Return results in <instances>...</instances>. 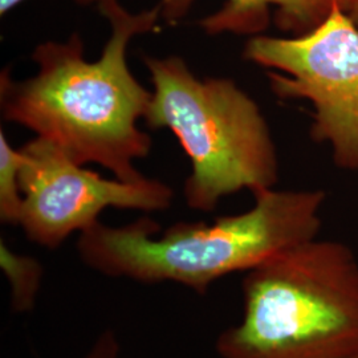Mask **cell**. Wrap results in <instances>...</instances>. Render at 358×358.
<instances>
[{
	"instance_id": "5",
	"label": "cell",
	"mask_w": 358,
	"mask_h": 358,
	"mask_svg": "<svg viewBox=\"0 0 358 358\" xmlns=\"http://www.w3.org/2000/svg\"><path fill=\"white\" fill-rule=\"evenodd\" d=\"M244 57L282 71L268 73L273 93L313 103V138L332 143L340 166L358 167V28L338 4L304 35L250 38Z\"/></svg>"
},
{
	"instance_id": "2",
	"label": "cell",
	"mask_w": 358,
	"mask_h": 358,
	"mask_svg": "<svg viewBox=\"0 0 358 358\" xmlns=\"http://www.w3.org/2000/svg\"><path fill=\"white\" fill-rule=\"evenodd\" d=\"M325 199L322 192L255 194L247 213L217 217L213 224L177 223L161 236L143 217L122 227L96 222L80 234L77 251L94 271L141 282H176L199 294L234 272H248L271 257L316 239Z\"/></svg>"
},
{
	"instance_id": "7",
	"label": "cell",
	"mask_w": 358,
	"mask_h": 358,
	"mask_svg": "<svg viewBox=\"0 0 358 358\" xmlns=\"http://www.w3.org/2000/svg\"><path fill=\"white\" fill-rule=\"evenodd\" d=\"M195 0H159L161 19L177 24L190 11ZM337 0H226L223 7L199 22L207 35H256L269 23V8L275 7V22L294 36L310 32L332 13Z\"/></svg>"
},
{
	"instance_id": "12",
	"label": "cell",
	"mask_w": 358,
	"mask_h": 358,
	"mask_svg": "<svg viewBox=\"0 0 358 358\" xmlns=\"http://www.w3.org/2000/svg\"><path fill=\"white\" fill-rule=\"evenodd\" d=\"M24 0H0V15L4 16L13 10L15 7H17L19 4H22ZM78 4L81 6H88V4H99L101 0H76Z\"/></svg>"
},
{
	"instance_id": "3",
	"label": "cell",
	"mask_w": 358,
	"mask_h": 358,
	"mask_svg": "<svg viewBox=\"0 0 358 358\" xmlns=\"http://www.w3.org/2000/svg\"><path fill=\"white\" fill-rule=\"evenodd\" d=\"M243 319L220 333L222 358L358 357V263L309 241L245 272Z\"/></svg>"
},
{
	"instance_id": "6",
	"label": "cell",
	"mask_w": 358,
	"mask_h": 358,
	"mask_svg": "<svg viewBox=\"0 0 358 358\" xmlns=\"http://www.w3.org/2000/svg\"><path fill=\"white\" fill-rule=\"evenodd\" d=\"M20 152L23 207L19 226L34 243L55 250L73 232L90 229L108 207L165 211L174 192L158 179H105L84 169L51 141L35 137Z\"/></svg>"
},
{
	"instance_id": "10",
	"label": "cell",
	"mask_w": 358,
	"mask_h": 358,
	"mask_svg": "<svg viewBox=\"0 0 358 358\" xmlns=\"http://www.w3.org/2000/svg\"><path fill=\"white\" fill-rule=\"evenodd\" d=\"M120 356V344L117 337L112 331L105 332L97 338L96 344L92 348L85 358H118Z\"/></svg>"
},
{
	"instance_id": "8",
	"label": "cell",
	"mask_w": 358,
	"mask_h": 358,
	"mask_svg": "<svg viewBox=\"0 0 358 358\" xmlns=\"http://www.w3.org/2000/svg\"><path fill=\"white\" fill-rule=\"evenodd\" d=\"M0 266L11 282L13 307L15 310H28L34 307L43 275L41 266L29 256L15 254L1 241Z\"/></svg>"
},
{
	"instance_id": "4",
	"label": "cell",
	"mask_w": 358,
	"mask_h": 358,
	"mask_svg": "<svg viewBox=\"0 0 358 358\" xmlns=\"http://www.w3.org/2000/svg\"><path fill=\"white\" fill-rule=\"evenodd\" d=\"M153 84L145 115L152 129H169L192 159L183 195L198 211L247 189L254 195L278 180L268 125L255 101L230 78H199L179 56H143Z\"/></svg>"
},
{
	"instance_id": "13",
	"label": "cell",
	"mask_w": 358,
	"mask_h": 358,
	"mask_svg": "<svg viewBox=\"0 0 358 358\" xmlns=\"http://www.w3.org/2000/svg\"><path fill=\"white\" fill-rule=\"evenodd\" d=\"M355 358H358V357H355Z\"/></svg>"
},
{
	"instance_id": "1",
	"label": "cell",
	"mask_w": 358,
	"mask_h": 358,
	"mask_svg": "<svg viewBox=\"0 0 358 358\" xmlns=\"http://www.w3.org/2000/svg\"><path fill=\"white\" fill-rule=\"evenodd\" d=\"M99 11L110 36L96 62L85 59L81 36L45 41L32 53L38 72L15 81L10 69L0 76V109L7 122L22 125L59 146L78 165L99 164L125 182L145 178L134 166L148 157L153 141L138 128L152 92L130 72L129 43L157 29V4L138 13L118 0H101Z\"/></svg>"
},
{
	"instance_id": "9",
	"label": "cell",
	"mask_w": 358,
	"mask_h": 358,
	"mask_svg": "<svg viewBox=\"0 0 358 358\" xmlns=\"http://www.w3.org/2000/svg\"><path fill=\"white\" fill-rule=\"evenodd\" d=\"M23 155L11 146L4 130H0V220L19 224L23 194L20 190V170Z\"/></svg>"
},
{
	"instance_id": "11",
	"label": "cell",
	"mask_w": 358,
	"mask_h": 358,
	"mask_svg": "<svg viewBox=\"0 0 358 358\" xmlns=\"http://www.w3.org/2000/svg\"><path fill=\"white\" fill-rule=\"evenodd\" d=\"M337 4L358 28V0H337Z\"/></svg>"
}]
</instances>
